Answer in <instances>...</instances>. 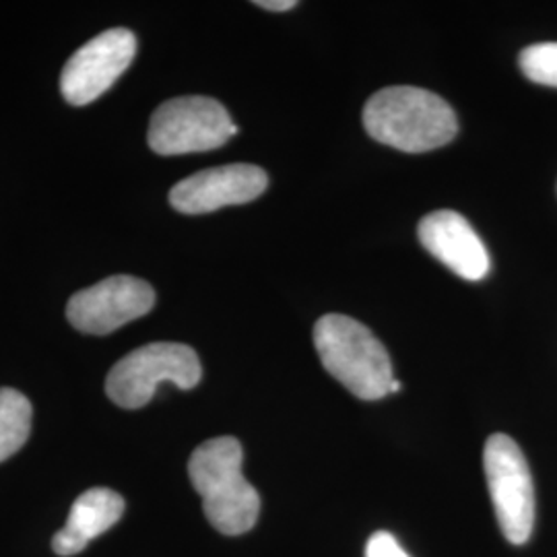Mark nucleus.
<instances>
[{
    "label": "nucleus",
    "instance_id": "nucleus-1",
    "mask_svg": "<svg viewBox=\"0 0 557 557\" xmlns=\"http://www.w3.org/2000/svg\"><path fill=\"white\" fill-rule=\"evenodd\" d=\"M363 126L372 139L405 153H425L457 137L455 110L421 87H386L363 108Z\"/></svg>",
    "mask_w": 557,
    "mask_h": 557
},
{
    "label": "nucleus",
    "instance_id": "nucleus-2",
    "mask_svg": "<svg viewBox=\"0 0 557 557\" xmlns=\"http://www.w3.org/2000/svg\"><path fill=\"white\" fill-rule=\"evenodd\" d=\"M238 440L221 436L202 442L188 460V478L202 499L205 517L227 537L248 533L260 515L259 492L242 473Z\"/></svg>",
    "mask_w": 557,
    "mask_h": 557
},
{
    "label": "nucleus",
    "instance_id": "nucleus-3",
    "mask_svg": "<svg viewBox=\"0 0 557 557\" xmlns=\"http://www.w3.org/2000/svg\"><path fill=\"white\" fill-rule=\"evenodd\" d=\"M314 347L324 370L361 400L391 395L393 361L386 347L361 322L326 314L314 326Z\"/></svg>",
    "mask_w": 557,
    "mask_h": 557
},
{
    "label": "nucleus",
    "instance_id": "nucleus-4",
    "mask_svg": "<svg viewBox=\"0 0 557 557\" xmlns=\"http://www.w3.org/2000/svg\"><path fill=\"white\" fill-rule=\"evenodd\" d=\"M202 379L199 356L182 343H149L131 351L110 370L106 393L122 409H140L161 382H172L182 391H190Z\"/></svg>",
    "mask_w": 557,
    "mask_h": 557
},
{
    "label": "nucleus",
    "instance_id": "nucleus-5",
    "mask_svg": "<svg viewBox=\"0 0 557 557\" xmlns=\"http://www.w3.org/2000/svg\"><path fill=\"white\" fill-rule=\"evenodd\" d=\"M483 467L504 537L524 545L535 527V487L527 458L510 436L494 434L485 442Z\"/></svg>",
    "mask_w": 557,
    "mask_h": 557
},
{
    "label": "nucleus",
    "instance_id": "nucleus-6",
    "mask_svg": "<svg viewBox=\"0 0 557 557\" xmlns=\"http://www.w3.org/2000/svg\"><path fill=\"white\" fill-rule=\"evenodd\" d=\"M234 135L238 126L220 101L188 96L161 103L151 116L147 139L158 156H186L213 151Z\"/></svg>",
    "mask_w": 557,
    "mask_h": 557
},
{
    "label": "nucleus",
    "instance_id": "nucleus-7",
    "mask_svg": "<svg viewBox=\"0 0 557 557\" xmlns=\"http://www.w3.org/2000/svg\"><path fill=\"white\" fill-rule=\"evenodd\" d=\"M137 54L131 29L116 27L87 41L69 59L60 75L62 98L71 106H87L103 96Z\"/></svg>",
    "mask_w": 557,
    "mask_h": 557
},
{
    "label": "nucleus",
    "instance_id": "nucleus-8",
    "mask_svg": "<svg viewBox=\"0 0 557 557\" xmlns=\"http://www.w3.org/2000/svg\"><path fill=\"white\" fill-rule=\"evenodd\" d=\"M153 304L156 292L147 281L116 275L75 294L69 299L66 317L81 333L110 335L126 322L149 314Z\"/></svg>",
    "mask_w": 557,
    "mask_h": 557
},
{
    "label": "nucleus",
    "instance_id": "nucleus-9",
    "mask_svg": "<svg viewBox=\"0 0 557 557\" xmlns=\"http://www.w3.org/2000/svg\"><path fill=\"white\" fill-rule=\"evenodd\" d=\"M267 186L269 176L259 165H221L202 170L178 182L170 193V202L180 213L202 215L213 213L221 207L259 199Z\"/></svg>",
    "mask_w": 557,
    "mask_h": 557
},
{
    "label": "nucleus",
    "instance_id": "nucleus-10",
    "mask_svg": "<svg viewBox=\"0 0 557 557\" xmlns=\"http://www.w3.org/2000/svg\"><path fill=\"white\" fill-rule=\"evenodd\" d=\"M423 248L448 267L458 277L481 281L490 273V255L471 227V223L457 211H434L425 215L418 227Z\"/></svg>",
    "mask_w": 557,
    "mask_h": 557
},
{
    "label": "nucleus",
    "instance_id": "nucleus-11",
    "mask_svg": "<svg viewBox=\"0 0 557 557\" xmlns=\"http://www.w3.org/2000/svg\"><path fill=\"white\" fill-rule=\"evenodd\" d=\"M124 499L108 487H91L75 499L64 527L52 539V549L59 556H77L89 541L110 531L122 515Z\"/></svg>",
    "mask_w": 557,
    "mask_h": 557
},
{
    "label": "nucleus",
    "instance_id": "nucleus-12",
    "mask_svg": "<svg viewBox=\"0 0 557 557\" xmlns=\"http://www.w3.org/2000/svg\"><path fill=\"white\" fill-rule=\"evenodd\" d=\"M34 409L15 388H0V462L20 453L32 432Z\"/></svg>",
    "mask_w": 557,
    "mask_h": 557
},
{
    "label": "nucleus",
    "instance_id": "nucleus-13",
    "mask_svg": "<svg viewBox=\"0 0 557 557\" xmlns=\"http://www.w3.org/2000/svg\"><path fill=\"white\" fill-rule=\"evenodd\" d=\"M518 64L527 79L557 89V41H543L524 48L518 57Z\"/></svg>",
    "mask_w": 557,
    "mask_h": 557
},
{
    "label": "nucleus",
    "instance_id": "nucleus-14",
    "mask_svg": "<svg viewBox=\"0 0 557 557\" xmlns=\"http://www.w3.org/2000/svg\"><path fill=\"white\" fill-rule=\"evenodd\" d=\"M366 557H409L397 539L386 531L374 533L366 545Z\"/></svg>",
    "mask_w": 557,
    "mask_h": 557
},
{
    "label": "nucleus",
    "instance_id": "nucleus-15",
    "mask_svg": "<svg viewBox=\"0 0 557 557\" xmlns=\"http://www.w3.org/2000/svg\"><path fill=\"white\" fill-rule=\"evenodd\" d=\"M257 7H262L267 11H289L298 7V2L296 0H259Z\"/></svg>",
    "mask_w": 557,
    "mask_h": 557
},
{
    "label": "nucleus",
    "instance_id": "nucleus-16",
    "mask_svg": "<svg viewBox=\"0 0 557 557\" xmlns=\"http://www.w3.org/2000/svg\"><path fill=\"white\" fill-rule=\"evenodd\" d=\"M398 391H400V382H398V380H393V384H391V395H393V393H398Z\"/></svg>",
    "mask_w": 557,
    "mask_h": 557
}]
</instances>
